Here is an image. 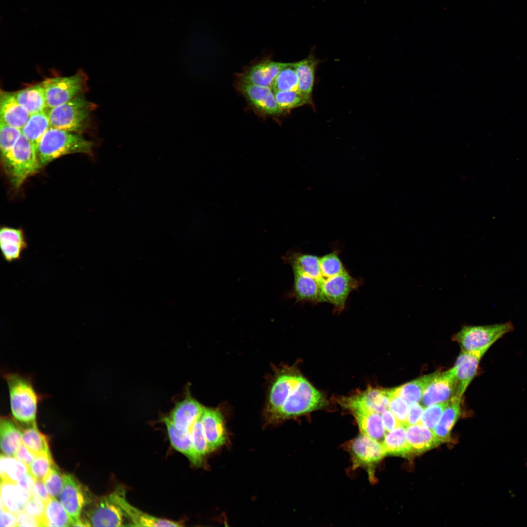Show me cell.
Segmentation results:
<instances>
[{"label": "cell", "instance_id": "37", "mask_svg": "<svg viewBox=\"0 0 527 527\" xmlns=\"http://www.w3.org/2000/svg\"><path fill=\"white\" fill-rule=\"evenodd\" d=\"M28 471V467L13 456L2 453L0 458V480L17 483Z\"/></svg>", "mask_w": 527, "mask_h": 527}, {"label": "cell", "instance_id": "28", "mask_svg": "<svg viewBox=\"0 0 527 527\" xmlns=\"http://www.w3.org/2000/svg\"><path fill=\"white\" fill-rule=\"evenodd\" d=\"M30 496L17 483L0 480V509L16 514L23 509Z\"/></svg>", "mask_w": 527, "mask_h": 527}, {"label": "cell", "instance_id": "43", "mask_svg": "<svg viewBox=\"0 0 527 527\" xmlns=\"http://www.w3.org/2000/svg\"><path fill=\"white\" fill-rule=\"evenodd\" d=\"M201 418V416L192 427L190 434L195 450L199 456L203 459V457L210 451L205 436Z\"/></svg>", "mask_w": 527, "mask_h": 527}, {"label": "cell", "instance_id": "42", "mask_svg": "<svg viewBox=\"0 0 527 527\" xmlns=\"http://www.w3.org/2000/svg\"><path fill=\"white\" fill-rule=\"evenodd\" d=\"M21 135V130L0 123V148L1 158L5 156L14 147Z\"/></svg>", "mask_w": 527, "mask_h": 527}, {"label": "cell", "instance_id": "16", "mask_svg": "<svg viewBox=\"0 0 527 527\" xmlns=\"http://www.w3.org/2000/svg\"><path fill=\"white\" fill-rule=\"evenodd\" d=\"M486 351H462L452 367L457 379V396L462 397L476 375L480 361Z\"/></svg>", "mask_w": 527, "mask_h": 527}, {"label": "cell", "instance_id": "46", "mask_svg": "<svg viewBox=\"0 0 527 527\" xmlns=\"http://www.w3.org/2000/svg\"><path fill=\"white\" fill-rule=\"evenodd\" d=\"M389 402L388 409L400 424L406 427L409 405L399 396L394 394L389 390Z\"/></svg>", "mask_w": 527, "mask_h": 527}, {"label": "cell", "instance_id": "29", "mask_svg": "<svg viewBox=\"0 0 527 527\" xmlns=\"http://www.w3.org/2000/svg\"><path fill=\"white\" fill-rule=\"evenodd\" d=\"M352 411L363 435L377 441L384 439L385 430L380 413L363 409Z\"/></svg>", "mask_w": 527, "mask_h": 527}, {"label": "cell", "instance_id": "8", "mask_svg": "<svg viewBox=\"0 0 527 527\" xmlns=\"http://www.w3.org/2000/svg\"><path fill=\"white\" fill-rule=\"evenodd\" d=\"M87 78L81 72L65 77L45 79L43 86L47 107L52 108L62 104L80 94L86 85Z\"/></svg>", "mask_w": 527, "mask_h": 527}, {"label": "cell", "instance_id": "18", "mask_svg": "<svg viewBox=\"0 0 527 527\" xmlns=\"http://www.w3.org/2000/svg\"><path fill=\"white\" fill-rule=\"evenodd\" d=\"M201 422L210 452L224 444L226 429L221 412L217 409L205 407Z\"/></svg>", "mask_w": 527, "mask_h": 527}, {"label": "cell", "instance_id": "51", "mask_svg": "<svg viewBox=\"0 0 527 527\" xmlns=\"http://www.w3.org/2000/svg\"><path fill=\"white\" fill-rule=\"evenodd\" d=\"M35 456L22 443L14 457L28 467L33 461Z\"/></svg>", "mask_w": 527, "mask_h": 527}, {"label": "cell", "instance_id": "17", "mask_svg": "<svg viewBox=\"0 0 527 527\" xmlns=\"http://www.w3.org/2000/svg\"><path fill=\"white\" fill-rule=\"evenodd\" d=\"M205 407L188 394L176 403L168 418L179 429L190 432L195 422L201 417Z\"/></svg>", "mask_w": 527, "mask_h": 527}, {"label": "cell", "instance_id": "3", "mask_svg": "<svg viewBox=\"0 0 527 527\" xmlns=\"http://www.w3.org/2000/svg\"><path fill=\"white\" fill-rule=\"evenodd\" d=\"M93 144L80 134L51 127L37 146L38 156L43 166L65 155L81 153L89 154Z\"/></svg>", "mask_w": 527, "mask_h": 527}, {"label": "cell", "instance_id": "7", "mask_svg": "<svg viewBox=\"0 0 527 527\" xmlns=\"http://www.w3.org/2000/svg\"><path fill=\"white\" fill-rule=\"evenodd\" d=\"M514 330L512 323L486 325H465L453 336L452 340L465 351H487L491 346L505 334Z\"/></svg>", "mask_w": 527, "mask_h": 527}, {"label": "cell", "instance_id": "38", "mask_svg": "<svg viewBox=\"0 0 527 527\" xmlns=\"http://www.w3.org/2000/svg\"><path fill=\"white\" fill-rule=\"evenodd\" d=\"M272 88L273 91L299 92L298 81L294 62H287L281 70L274 81Z\"/></svg>", "mask_w": 527, "mask_h": 527}, {"label": "cell", "instance_id": "12", "mask_svg": "<svg viewBox=\"0 0 527 527\" xmlns=\"http://www.w3.org/2000/svg\"><path fill=\"white\" fill-rule=\"evenodd\" d=\"M457 379L452 367L444 372H437L425 389L421 404L426 407L434 404L447 401L457 396Z\"/></svg>", "mask_w": 527, "mask_h": 527}, {"label": "cell", "instance_id": "15", "mask_svg": "<svg viewBox=\"0 0 527 527\" xmlns=\"http://www.w3.org/2000/svg\"><path fill=\"white\" fill-rule=\"evenodd\" d=\"M119 503L125 513L129 526L137 527H180V523L154 516L143 511L130 504L126 498V490L121 486H117Z\"/></svg>", "mask_w": 527, "mask_h": 527}, {"label": "cell", "instance_id": "23", "mask_svg": "<svg viewBox=\"0 0 527 527\" xmlns=\"http://www.w3.org/2000/svg\"><path fill=\"white\" fill-rule=\"evenodd\" d=\"M162 422L166 427L171 446L183 454L192 464L199 466L203 459L199 456L194 449L190 432L182 431L176 428L168 416L162 418Z\"/></svg>", "mask_w": 527, "mask_h": 527}, {"label": "cell", "instance_id": "21", "mask_svg": "<svg viewBox=\"0 0 527 527\" xmlns=\"http://www.w3.org/2000/svg\"><path fill=\"white\" fill-rule=\"evenodd\" d=\"M294 283L289 296L297 303H322L321 288L315 279L298 271H293Z\"/></svg>", "mask_w": 527, "mask_h": 527}, {"label": "cell", "instance_id": "9", "mask_svg": "<svg viewBox=\"0 0 527 527\" xmlns=\"http://www.w3.org/2000/svg\"><path fill=\"white\" fill-rule=\"evenodd\" d=\"M360 282L347 270L323 280L320 284L322 302L331 304L334 312H342L349 294L358 288Z\"/></svg>", "mask_w": 527, "mask_h": 527}, {"label": "cell", "instance_id": "6", "mask_svg": "<svg viewBox=\"0 0 527 527\" xmlns=\"http://www.w3.org/2000/svg\"><path fill=\"white\" fill-rule=\"evenodd\" d=\"M95 105L79 94L69 101L50 108L48 115L51 127L77 132L84 129Z\"/></svg>", "mask_w": 527, "mask_h": 527}, {"label": "cell", "instance_id": "39", "mask_svg": "<svg viewBox=\"0 0 527 527\" xmlns=\"http://www.w3.org/2000/svg\"><path fill=\"white\" fill-rule=\"evenodd\" d=\"M277 103L283 112L285 113L294 108L308 104L303 96L298 91H274Z\"/></svg>", "mask_w": 527, "mask_h": 527}, {"label": "cell", "instance_id": "10", "mask_svg": "<svg viewBox=\"0 0 527 527\" xmlns=\"http://www.w3.org/2000/svg\"><path fill=\"white\" fill-rule=\"evenodd\" d=\"M59 497L72 526H75L80 520L83 508L93 501L87 488L71 474H63V486Z\"/></svg>", "mask_w": 527, "mask_h": 527}, {"label": "cell", "instance_id": "2", "mask_svg": "<svg viewBox=\"0 0 527 527\" xmlns=\"http://www.w3.org/2000/svg\"><path fill=\"white\" fill-rule=\"evenodd\" d=\"M3 376L13 419L23 427L37 425L38 407L42 396L35 389L32 379L17 372H6Z\"/></svg>", "mask_w": 527, "mask_h": 527}, {"label": "cell", "instance_id": "49", "mask_svg": "<svg viewBox=\"0 0 527 527\" xmlns=\"http://www.w3.org/2000/svg\"><path fill=\"white\" fill-rule=\"evenodd\" d=\"M17 527H40L38 520L22 509L16 514Z\"/></svg>", "mask_w": 527, "mask_h": 527}, {"label": "cell", "instance_id": "27", "mask_svg": "<svg viewBox=\"0 0 527 527\" xmlns=\"http://www.w3.org/2000/svg\"><path fill=\"white\" fill-rule=\"evenodd\" d=\"M285 263L292 270L301 272L317 280L319 284L323 279L320 267V257L296 251H289L283 257Z\"/></svg>", "mask_w": 527, "mask_h": 527}, {"label": "cell", "instance_id": "32", "mask_svg": "<svg viewBox=\"0 0 527 527\" xmlns=\"http://www.w3.org/2000/svg\"><path fill=\"white\" fill-rule=\"evenodd\" d=\"M437 372L424 375L405 383L399 387L391 389L392 392L404 399L409 406L421 401L423 393Z\"/></svg>", "mask_w": 527, "mask_h": 527}, {"label": "cell", "instance_id": "14", "mask_svg": "<svg viewBox=\"0 0 527 527\" xmlns=\"http://www.w3.org/2000/svg\"><path fill=\"white\" fill-rule=\"evenodd\" d=\"M389 402V390L371 387L341 401L343 406L351 411L363 409L380 414L388 409Z\"/></svg>", "mask_w": 527, "mask_h": 527}, {"label": "cell", "instance_id": "47", "mask_svg": "<svg viewBox=\"0 0 527 527\" xmlns=\"http://www.w3.org/2000/svg\"><path fill=\"white\" fill-rule=\"evenodd\" d=\"M45 504L36 494L30 496L25 504L23 509L29 515L37 518L40 527H42V522L45 513Z\"/></svg>", "mask_w": 527, "mask_h": 527}, {"label": "cell", "instance_id": "31", "mask_svg": "<svg viewBox=\"0 0 527 527\" xmlns=\"http://www.w3.org/2000/svg\"><path fill=\"white\" fill-rule=\"evenodd\" d=\"M18 102L30 115L44 111L47 107L43 86L39 84L27 87L14 94Z\"/></svg>", "mask_w": 527, "mask_h": 527}, {"label": "cell", "instance_id": "40", "mask_svg": "<svg viewBox=\"0 0 527 527\" xmlns=\"http://www.w3.org/2000/svg\"><path fill=\"white\" fill-rule=\"evenodd\" d=\"M55 465L50 451L43 452L36 455L28 469L34 479L43 480Z\"/></svg>", "mask_w": 527, "mask_h": 527}, {"label": "cell", "instance_id": "24", "mask_svg": "<svg viewBox=\"0 0 527 527\" xmlns=\"http://www.w3.org/2000/svg\"><path fill=\"white\" fill-rule=\"evenodd\" d=\"M320 61L312 54H310L306 58L294 62L298 78L299 92L308 104L312 106V92L315 70Z\"/></svg>", "mask_w": 527, "mask_h": 527}, {"label": "cell", "instance_id": "1", "mask_svg": "<svg viewBox=\"0 0 527 527\" xmlns=\"http://www.w3.org/2000/svg\"><path fill=\"white\" fill-rule=\"evenodd\" d=\"M324 395L301 375L291 371L277 374L270 386L265 413L276 422L319 409Z\"/></svg>", "mask_w": 527, "mask_h": 527}, {"label": "cell", "instance_id": "35", "mask_svg": "<svg viewBox=\"0 0 527 527\" xmlns=\"http://www.w3.org/2000/svg\"><path fill=\"white\" fill-rule=\"evenodd\" d=\"M72 526L69 517L57 498L52 497L45 504L42 527Z\"/></svg>", "mask_w": 527, "mask_h": 527}, {"label": "cell", "instance_id": "5", "mask_svg": "<svg viewBox=\"0 0 527 527\" xmlns=\"http://www.w3.org/2000/svg\"><path fill=\"white\" fill-rule=\"evenodd\" d=\"M128 521L120 506L115 488L113 491L90 503L75 527H123Z\"/></svg>", "mask_w": 527, "mask_h": 527}, {"label": "cell", "instance_id": "4", "mask_svg": "<svg viewBox=\"0 0 527 527\" xmlns=\"http://www.w3.org/2000/svg\"><path fill=\"white\" fill-rule=\"evenodd\" d=\"M2 159L6 172L16 188L41 166L36 146L22 134L12 149Z\"/></svg>", "mask_w": 527, "mask_h": 527}, {"label": "cell", "instance_id": "41", "mask_svg": "<svg viewBox=\"0 0 527 527\" xmlns=\"http://www.w3.org/2000/svg\"><path fill=\"white\" fill-rule=\"evenodd\" d=\"M320 262L323 280L346 270L339 256V252L336 250L320 257Z\"/></svg>", "mask_w": 527, "mask_h": 527}, {"label": "cell", "instance_id": "34", "mask_svg": "<svg viewBox=\"0 0 527 527\" xmlns=\"http://www.w3.org/2000/svg\"><path fill=\"white\" fill-rule=\"evenodd\" d=\"M382 444L386 454L409 457L411 449L406 438V427L401 425L385 434Z\"/></svg>", "mask_w": 527, "mask_h": 527}, {"label": "cell", "instance_id": "11", "mask_svg": "<svg viewBox=\"0 0 527 527\" xmlns=\"http://www.w3.org/2000/svg\"><path fill=\"white\" fill-rule=\"evenodd\" d=\"M235 85L258 115L263 117H278L284 114L277 103L272 88L256 86L238 81Z\"/></svg>", "mask_w": 527, "mask_h": 527}, {"label": "cell", "instance_id": "36", "mask_svg": "<svg viewBox=\"0 0 527 527\" xmlns=\"http://www.w3.org/2000/svg\"><path fill=\"white\" fill-rule=\"evenodd\" d=\"M22 443L35 455L43 452H49L47 437L38 428L37 425L22 428Z\"/></svg>", "mask_w": 527, "mask_h": 527}, {"label": "cell", "instance_id": "50", "mask_svg": "<svg viewBox=\"0 0 527 527\" xmlns=\"http://www.w3.org/2000/svg\"><path fill=\"white\" fill-rule=\"evenodd\" d=\"M381 416L385 429L387 432L402 425L389 409L383 411Z\"/></svg>", "mask_w": 527, "mask_h": 527}, {"label": "cell", "instance_id": "54", "mask_svg": "<svg viewBox=\"0 0 527 527\" xmlns=\"http://www.w3.org/2000/svg\"><path fill=\"white\" fill-rule=\"evenodd\" d=\"M34 491L35 493L41 498L45 504L52 498L43 480L35 479Z\"/></svg>", "mask_w": 527, "mask_h": 527}, {"label": "cell", "instance_id": "22", "mask_svg": "<svg viewBox=\"0 0 527 527\" xmlns=\"http://www.w3.org/2000/svg\"><path fill=\"white\" fill-rule=\"evenodd\" d=\"M0 122L21 129L30 115L15 98L14 94L3 92L0 98Z\"/></svg>", "mask_w": 527, "mask_h": 527}, {"label": "cell", "instance_id": "19", "mask_svg": "<svg viewBox=\"0 0 527 527\" xmlns=\"http://www.w3.org/2000/svg\"><path fill=\"white\" fill-rule=\"evenodd\" d=\"M0 246L3 260L10 263L21 259L28 243L21 229L4 226L0 230Z\"/></svg>", "mask_w": 527, "mask_h": 527}, {"label": "cell", "instance_id": "13", "mask_svg": "<svg viewBox=\"0 0 527 527\" xmlns=\"http://www.w3.org/2000/svg\"><path fill=\"white\" fill-rule=\"evenodd\" d=\"M287 62L264 59L255 62L237 75V81L256 86L272 88L274 81Z\"/></svg>", "mask_w": 527, "mask_h": 527}, {"label": "cell", "instance_id": "48", "mask_svg": "<svg viewBox=\"0 0 527 527\" xmlns=\"http://www.w3.org/2000/svg\"><path fill=\"white\" fill-rule=\"evenodd\" d=\"M425 409V407L419 403L410 405L407 419V426L420 424Z\"/></svg>", "mask_w": 527, "mask_h": 527}, {"label": "cell", "instance_id": "33", "mask_svg": "<svg viewBox=\"0 0 527 527\" xmlns=\"http://www.w3.org/2000/svg\"><path fill=\"white\" fill-rule=\"evenodd\" d=\"M51 127L48 112L44 110L30 115L21 131L37 148L42 137Z\"/></svg>", "mask_w": 527, "mask_h": 527}, {"label": "cell", "instance_id": "25", "mask_svg": "<svg viewBox=\"0 0 527 527\" xmlns=\"http://www.w3.org/2000/svg\"><path fill=\"white\" fill-rule=\"evenodd\" d=\"M13 417H1L0 444L1 453L15 456L22 444V427Z\"/></svg>", "mask_w": 527, "mask_h": 527}, {"label": "cell", "instance_id": "53", "mask_svg": "<svg viewBox=\"0 0 527 527\" xmlns=\"http://www.w3.org/2000/svg\"><path fill=\"white\" fill-rule=\"evenodd\" d=\"M35 479L28 471L22 475L17 484L28 492L30 496L35 493Z\"/></svg>", "mask_w": 527, "mask_h": 527}, {"label": "cell", "instance_id": "30", "mask_svg": "<svg viewBox=\"0 0 527 527\" xmlns=\"http://www.w3.org/2000/svg\"><path fill=\"white\" fill-rule=\"evenodd\" d=\"M461 398L456 396L448 400L447 405L433 429L441 443L449 441L450 431L461 414Z\"/></svg>", "mask_w": 527, "mask_h": 527}, {"label": "cell", "instance_id": "45", "mask_svg": "<svg viewBox=\"0 0 527 527\" xmlns=\"http://www.w3.org/2000/svg\"><path fill=\"white\" fill-rule=\"evenodd\" d=\"M43 481L51 497L59 498L63 486V474L56 465Z\"/></svg>", "mask_w": 527, "mask_h": 527}, {"label": "cell", "instance_id": "44", "mask_svg": "<svg viewBox=\"0 0 527 527\" xmlns=\"http://www.w3.org/2000/svg\"><path fill=\"white\" fill-rule=\"evenodd\" d=\"M448 403V400L426 407L422 416L420 424L433 430Z\"/></svg>", "mask_w": 527, "mask_h": 527}, {"label": "cell", "instance_id": "52", "mask_svg": "<svg viewBox=\"0 0 527 527\" xmlns=\"http://www.w3.org/2000/svg\"><path fill=\"white\" fill-rule=\"evenodd\" d=\"M0 527H17L16 514L5 509H0Z\"/></svg>", "mask_w": 527, "mask_h": 527}, {"label": "cell", "instance_id": "26", "mask_svg": "<svg viewBox=\"0 0 527 527\" xmlns=\"http://www.w3.org/2000/svg\"><path fill=\"white\" fill-rule=\"evenodd\" d=\"M406 438L412 455L425 452L441 444L433 430L421 424L407 426Z\"/></svg>", "mask_w": 527, "mask_h": 527}, {"label": "cell", "instance_id": "20", "mask_svg": "<svg viewBox=\"0 0 527 527\" xmlns=\"http://www.w3.org/2000/svg\"><path fill=\"white\" fill-rule=\"evenodd\" d=\"M351 450L355 462L359 465H372L386 455L382 443L363 434L353 442Z\"/></svg>", "mask_w": 527, "mask_h": 527}]
</instances>
